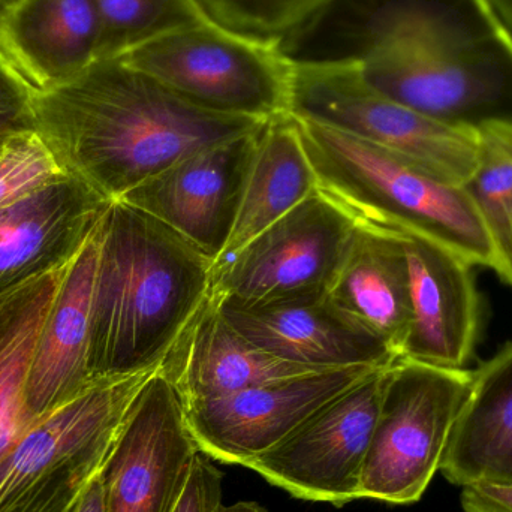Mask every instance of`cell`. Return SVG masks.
I'll list each match as a JSON object with an SVG mask.
<instances>
[{
    "instance_id": "obj_1",
    "label": "cell",
    "mask_w": 512,
    "mask_h": 512,
    "mask_svg": "<svg viewBox=\"0 0 512 512\" xmlns=\"http://www.w3.org/2000/svg\"><path fill=\"white\" fill-rule=\"evenodd\" d=\"M35 120L65 173L110 201L268 122L195 107L120 59L98 60L68 83L36 93Z\"/></svg>"
},
{
    "instance_id": "obj_2",
    "label": "cell",
    "mask_w": 512,
    "mask_h": 512,
    "mask_svg": "<svg viewBox=\"0 0 512 512\" xmlns=\"http://www.w3.org/2000/svg\"><path fill=\"white\" fill-rule=\"evenodd\" d=\"M361 78L463 131L512 125V36L487 0H381L367 21Z\"/></svg>"
},
{
    "instance_id": "obj_3",
    "label": "cell",
    "mask_w": 512,
    "mask_h": 512,
    "mask_svg": "<svg viewBox=\"0 0 512 512\" xmlns=\"http://www.w3.org/2000/svg\"><path fill=\"white\" fill-rule=\"evenodd\" d=\"M93 382L159 369L210 294L213 261L149 213L113 201L99 222Z\"/></svg>"
},
{
    "instance_id": "obj_4",
    "label": "cell",
    "mask_w": 512,
    "mask_h": 512,
    "mask_svg": "<svg viewBox=\"0 0 512 512\" xmlns=\"http://www.w3.org/2000/svg\"><path fill=\"white\" fill-rule=\"evenodd\" d=\"M294 119L318 191L355 224L421 237L496 271L489 234L463 186L339 129Z\"/></svg>"
},
{
    "instance_id": "obj_5",
    "label": "cell",
    "mask_w": 512,
    "mask_h": 512,
    "mask_svg": "<svg viewBox=\"0 0 512 512\" xmlns=\"http://www.w3.org/2000/svg\"><path fill=\"white\" fill-rule=\"evenodd\" d=\"M117 59L212 113L255 120L291 114L294 60L273 39L213 20L159 36Z\"/></svg>"
},
{
    "instance_id": "obj_6",
    "label": "cell",
    "mask_w": 512,
    "mask_h": 512,
    "mask_svg": "<svg viewBox=\"0 0 512 512\" xmlns=\"http://www.w3.org/2000/svg\"><path fill=\"white\" fill-rule=\"evenodd\" d=\"M474 370L397 360L384 391L361 474L360 499L411 505L441 469Z\"/></svg>"
},
{
    "instance_id": "obj_7",
    "label": "cell",
    "mask_w": 512,
    "mask_h": 512,
    "mask_svg": "<svg viewBox=\"0 0 512 512\" xmlns=\"http://www.w3.org/2000/svg\"><path fill=\"white\" fill-rule=\"evenodd\" d=\"M289 113L405 156L453 185H465L477 165L478 134L376 92L361 78L354 57L294 60Z\"/></svg>"
},
{
    "instance_id": "obj_8",
    "label": "cell",
    "mask_w": 512,
    "mask_h": 512,
    "mask_svg": "<svg viewBox=\"0 0 512 512\" xmlns=\"http://www.w3.org/2000/svg\"><path fill=\"white\" fill-rule=\"evenodd\" d=\"M355 225L316 189L233 258L213 265L209 297L242 309L327 297Z\"/></svg>"
},
{
    "instance_id": "obj_9",
    "label": "cell",
    "mask_w": 512,
    "mask_h": 512,
    "mask_svg": "<svg viewBox=\"0 0 512 512\" xmlns=\"http://www.w3.org/2000/svg\"><path fill=\"white\" fill-rule=\"evenodd\" d=\"M388 367L328 400L245 468L294 498L336 507L360 499L361 474Z\"/></svg>"
},
{
    "instance_id": "obj_10",
    "label": "cell",
    "mask_w": 512,
    "mask_h": 512,
    "mask_svg": "<svg viewBox=\"0 0 512 512\" xmlns=\"http://www.w3.org/2000/svg\"><path fill=\"white\" fill-rule=\"evenodd\" d=\"M200 447L185 403L159 370L132 400L101 471L105 512H174Z\"/></svg>"
},
{
    "instance_id": "obj_11",
    "label": "cell",
    "mask_w": 512,
    "mask_h": 512,
    "mask_svg": "<svg viewBox=\"0 0 512 512\" xmlns=\"http://www.w3.org/2000/svg\"><path fill=\"white\" fill-rule=\"evenodd\" d=\"M156 370L93 382L39 417L0 459V512L15 510L68 472L105 462L132 400Z\"/></svg>"
},
{
    "instance_id": "obj_12",
    "label": "cell",
    "mask_w": 512,
    "mask_h": 512,
    "mask_svg": "<svg viewBox=\"0 0 512 512\" xmlns=\"http://www.w3.org/2000/svg\"><path fill=\"white\" fill-rule=\"evenodd\" d=\"M379 369L384 367L325 370L194 400L185 403L186 417L201 453L246 466L276 447L328 400Z\"/></svg>"
},
{
    "instance_id": "obj_13",
    "label": "cell",
    "mask_w": 512,
    "mask_h": 512,
    "mask_svg": "<svg viewBox=\"0 0 512 512\" xmlns=\"http://www.w3.org/2000/svg\"><path fill=\"white\" fill-rule=\"evenodd\" d=\"M262 128L182 159L120 201L164 222L215 264L233 233Z\"/></svg>"
},
{
    "instance_id": "obj_14",
    "label": "cell",
    "mask_w": 512,
    "mask_h": 512,
    "mask_svg": "<svg viewBox=\"0 0 512 512\" xmlns=\"http://www.w3.org/2000/svg\"><path fill=\"white\" fill-rule=\"evenodd\" d=\"M400 236L411 283V325L400 360L466 369L481 324L474 265L429 240Z\"/></svg>"
},
{
    "instance_id": "obj_15",
    "label": "cell",
    "mask_w": 512,
    "mask_h": 512,
    "mask_svg": "<svg viewBox=\"0 0 512 512\" xmlns=\"http://www.w3.org/2000/svg\"><path fill=\"white\" fill-rule=\"evenodd\" d=\"M113 201L75 177L0 209V294L71 264Z\"/></svg>"
},
{
    "instance_id": "obj_16",
    "label": "cell",
    "mask_w": 512,
    "mask_h": 512,
    "mask_svg": "<svg viewBox=\"0 0 512 512\" xmlns=\"http://www.w3.org/2000/svg\"><path fill=\"white\" fill-rule=\"evenodd\" d=\"M218 307L249 342L289 363L336 370L387 367L399 360L384 340L346 316L328 297L255 309Z\"/></svg>"
},
{
    "instance_id": "obj_17",
    "label": "cell",
    "mask_w": 512,
    "mask_h": 512,
    "mask_svg": "<svg viewBox=\"0 0 512 512\" xmlns=\"http://www.w3.org/2000/svg\"><path fill=\"white\" fill-rule=\"evenodd\" d=\"M158 370L174 385L183 403L325 372L262 351L228 324L210 297L171 346Z\"/></svg>"
},
{
    "instance_id": "obj_18",
    "label": "cell",
    "mask_w": 512,
    "mask_h": 512,
    "mask_svg": "<svg viewBox=\"0 0 512 512\" xmlns=\"http://www.w3.org/2000/svg\"><path fill=\"white\" fill-rule=\"evenodd\" d=\"M99 42L96 0H14L0 12V50L36 93L98 62Z\"/></svg>"
},
{
    "instance_id": "obj_19",
    "label": "cell",
    "mask_w": 512,
    "mask_h": 512,
    "mask_svg": "<svg viewBox=\"0 0 512 512\" xmlns=\"http://www.w3.org/2000/svg\"><path fill=\"white\" fill-rule=\"evenodd\" d=\"M98 227L66 268L33 351L26 403L35 420L93 384L90 312L99 255Z\"/></svg>"
},
{
    "instance_id": "obj_20",
    "label": "cell",
    "mask_w": 512,
    "mask_h": 512,
    "mask_svg": "<svg viewBox=\"0 0 512 512\" xmlns=\"http://www.w3.org/2000/svg\"><path fill=\"white\" fill-rule=\"evenodd\" d=\"M327 297L402 355L411 325V283L402 236L355 225Z\"/></svg>"
},
{
    "instance_id": "obj_21",
    "label": "cell",
    "mask_w": 512,
    "mask_h": 512,
    "mask_svg": "<svg viewBox=\"0 0 512 512\" xmlns=\"http://www.w3.org/2000/svg\"><path fill=\"white\" fill-rule=\"evenodd\" d=\"M439 472L460 487L512 486V342L474 370Z\"/></svg>"
},
{
    "instance_id": "obj_22",
    "label": "cell",
    "mask_w": 512,
    "mask_h": 512,
    "mask_svg": "<svg viewBox=\"0 0 512 512\" xmlns=\"http://www.w3.org/2000/svg\"><path fill=\"white\" fill-rule=\"evenodd\" d=\"M316 189V174L294 116L268 120L259 134L233 233L215 264L233 258Z\"/></svg>"
},
{
    "instance_id": "obj_23",
    "label": "cell",
    "mask_w": 512,
    "mask_h": 512,
    "mask_svg": "<svg viewBox=\"0 0 512 512\" xmlns=\"http://www.w3.org/2000/svg\"><path fill=\"white\" fill-rule=\"evenodd\" d=\"M66 268L0 294V459L36 421L27 409V376Z\"/></svg>"
},
{
    "instance_id": "obj_24",
    "label": "cell",
    "mask_w": 512,
    "mask_h": 512,
    "mask_svg": "<svg viewBox=\"0 0 512 512\" xmlns=\"http://www.w3.org/2000/svg\"><path fill=\"white\" fill-rule=\"evenodd\" d=\"M496 255L495 273L512 286V125L478 132V159L463 185Z\"/></svg>"
},
{
    "instance_id": "obj_25",
    "label": "cell",
    "mask_w": 512,
    "mask_h": 512,
    "mask_svg": "<svg viewBox=\"0 0 512 512\" xmlns=\"http://www.w3.org/2000/svg\"><path fill=\"white\" fill-rule=\"evenodd\" d=\"M101 17L98 60L117 59L138 45L212 20L198 0H96Z\"/></svg>"
},
{
    "instance_id": "obj_26",
    "label": "cell",
    "mask_w": 512,
    "mask_h": 512,
    "mask_svg": "<svg viewBox=\"0 0 512 512\" xmlns=\"http://www.w3.org/2000/svg\"><path fill=\"white\" fill-rule=\"evenodd\" d=\"M334 0H198L216 23L256 38L273 39Z\"/></svg>"
},
{
    "instance_id": "obj_27",
    "label": "cell",
    "mask_w": 512,
    "mask_h": 512,
    "mask_svg": "<svg viewBox=\"0 0 512 512\" xmlns=\"http://www.w3.org/2000/svg\"><path fill=\"white\" fill-rule=\"evenodd\" d=\"M66 177L38 132L12 135L0 147V209Z\"/></svg>"
},
{
    "instance_id": "obj_28",
    "label": "cell",
    "mask_w": 512,
    "mask_h": 512,
    "mask_svg": "<svg viewBox=\"0 0 512 512\" xmlns=\"http://www.w3.org/2000/svg\"><path fill=\"white\" fill-rule=\"evenodd\" d=\"M35 90L0 50V141L36 131Z\"/></svg>"
},
{
    "instance_id": "obj_29",
    "label": "cell",
    "mask_w": 512,
    "mask_h": 512,
    "mask_svg": "<svg viewBox=\"0 0 512 512\" xmlns=\"http://www.w3.org/2000/svg\"><path fill=\"white\" fill-rule=\"evenodd\" d=\"M105 462L89 463L56 478L11 512H75L89 484L101 474Z\"/></svg>"
},
{
    "instance_id": "obj_30",
    "label": "cell",
    "mask_w": 512,
    "mask_h": 512,
    "mask_svg": "<svg viewBox=\"0 0 512 512\" xmlns=\"http://www.w3.org/2000/svg\"><path fill=\"white\" fill-rule=\"evenodd\" d=\"M222 504V474L207 454L200 453L185 495L174 512H218Z\"/></svg>"
},
{
    "instance_id": "obj_31",
    "label": "cell",
    "mask_w": 512,
    "mask_h": 512,
    "mask_svg": "<svg viewBox=\"0 0 512 512\" xmlns=\"http://www.w3.org/2000/svg\"><path fill=\"white\" fill-rule=\"evenodd\" d=\"M460 502L465 512H512V486L468 484L462 487Z\"/></svg>"
},
{
    "instance_id": "obj_32",
    "label": "cell",
    "mask_w": 512,
    "mask_h": 512,
    "mask_svg": "<svg viewBox=\"0 0 512 512\" xmlns=\"http://www.w3.org/2000/svg\"><path fill=\"white\" fill-rule=\"evenodd\" d=\"M75 512H105L101 474L89 484Z\"/></svg>"
},
{
    "instance_id": "obj_33",
    "label": "cell",
    "mask_w": 512,
    "mask_h": 512,
    "mask_svg": "<svg viewBox=\"0 0 512 512\" xmlns=\"http://www.w3.org/2000/svg\"><path fill=\"white\" fill-rule=\"evenodd\" d=\"M512 36V0H487Z\"/></svg>"
},
{
    "instance_id": "obj_34",
    "label": "cell",
    "mask_w": 512,
    "mask_h": 512,
    "mask_svg": "<svg viewBox=\"0 0 512 512\" xmlns=\"http://www.w3.org/2000/svg\"><path fill=\"white\" fill-rule=\"evenodd\" d=\"M218 512H268L256 502H237L233 505H221Z\"/></svg>"
},
{
    "instance_id": "obj_35",
    "label": "cell",
    "mask_w": 512,
    "mask_h": 512,
    "mask_svg": "<svg viewBox=\"0 0 512 512\" xmlns=\"http://www.w3.org/2000/svg\"><path fill=\"white\" fill-rule=\"evenodd\" d=\"M12 2H14V0H0V12H2L6 6L11 5Z\"/></svg>"
},
{
    "instance_id": "obj_36",
    "label": "cell",
    "mask_w": 512,
    "mask_h": 512,
    "mask_svg": "<svg viewBox=\"0 0 512 512\" xmlns=\"http://www.w3.org/2000/svg\"><path fill=\"white\" fill-rule=\"evenodd\" d=\"M3 143H5V141H0V147H2Z\"/></svg>"
}]
</instances>
